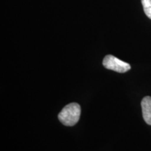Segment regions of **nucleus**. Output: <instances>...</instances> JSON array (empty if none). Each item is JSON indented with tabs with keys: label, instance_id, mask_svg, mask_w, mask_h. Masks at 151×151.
<instances>
[{
	"label": "nucleus",
	"instance_id": "obj_1",
	"mask_svg": "<svg viewBox=\"0 0 151 151\" xmlns=\"http://www.w3.org/2000/svg\"><path fill=\"white\" fill-rule=\"evenodd\" d=\"M81 109L77 103H71L65 106L58 114L60 121L65 126H73L80 119Z\"/></svg>",
	"mask_w": 151,
	"mask_h": 151
},
{
	"label": "nucleus",
	"instance_id": "obj_2",
	"mask_svg": "<svg viewBox=\"0 0 151 151\" xmlns=\"http://www.w3.org/2000/svg\"><path fill=\"white\" fill-rule=\"evenodd\" d=\"M103 65L107 69L118 73H125L131 69V66L127 62L119 60L116 57L108 55L104 58Z\"/></svg>",
	"mask_w": 151,
	"mask_h": 151
},
{
	"label": "nucleus",
	"instance_id": "obj_3",
	"mask_svg": "<svg viewBox=\"0 0 151 151\" xmlns=\"http://www.w3.org/2000/svg\"><path fill=\"white\" fill-rule=\"evenodd\" d=\"M143 118L145 122L151 125V97L146 96L141 101Z\"/></svg>",
	"mask_w": 151,
	"mask_h": 151
},
{
	"label": "nucleus",
	"instance_id": "obj_4",
	"mask_svg": "<svg viewBox=\"0 0 151 151\" xmlns=\"http://www.w3.org/2000/svg\"><path fill=\"white\" fill-rule=\"evenodd\" d=\"M145 14L151 19V0H141Z\"/></svg>",
	"mask_w": 151,
	"mask_h": 151
}]
</instances>
